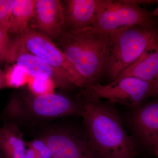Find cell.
I'll list each match as a JSON object with an SVG mask.
<instances>
[{
  "label": "cell",
  "mask_w": 158,
  "mask_h": 158,
  "mask_svg": "<svg viewBox=\"0 0 158 158\" xmlns=\"http://www.w3.org/2000/svg\"><path fill=\"white\" fill-rule=\"evenodd\" d=\"M85 130L98 158H136L139 155L113 103L81 102Z\"/></svg>",
  "instance_id": "6da1fadb"
},
{
  "label": "cell",
  "mask_w": 158,
  "mask_h": 158,
  "mask_svg": "<svg viewBox=\"0 0 158 158\" xmlns=\"http://www.w3.org/2000/svg\"><path fill=\"white\" fill-rule=\"evenodd\" d=\"M108 35L91 27L65 31L57 40L59 48L76 74L79 87L84 88L98 83L104 73Z\"/></svg>",
  "instance_id": "7a4b0ae2"
},
{
  "label": "cell",
  "mask_w": 158,
  "mask_h": 158,
  "mask_svg": "<svg viewBox=\"0 0 158 158\" xmlns=\"http://www.w3.org/2000/svg\"><path fill=\"white\" fill-rule=\"evenodd\" d=\"M81 103L67 95L53 93L35 95L14 92L1 114L5 122L35 123L71 116H81Z\"/></svg>",
  "instance_id": "3957f363"
},
{
  "label": "cell",
  "mask_w": 158,
  "mask_h": 158,
  "mask_svg": "<svg viewBox=\"0 0 158 158\" xmlns=\"http://www.w3.org/2000/svg\"><path fill=\"white\" fill-rule=\"evenodd\" d=\"M158 34V24L134 26L109 33L105 73L112 82L135 62Z\"/></svg>",
  "instance_id": "277c9868"
},
{
  "label": "cell",
  "mask_w": 158,
  "mask_h": 158,
  "mask_svg": "<svg viewBox=\"0 0 158 158\" xmlns=\"http://www.w3.org/2000/svg\"><path fill=\"white\" fill-rule=\"evenodd\" d=\"M80 95L86 100L106 99L111 103L137 108L148 99L158 96L157 80L148 81L128 77L107 85L98 83L84 88Z\"/></svg>",
  "instance_id": "5b68a950"
},
{
  "label": "cell",
  "mask_w": 158,
  "mask_h": 158,
  "mask_svg": "<svg viewBox=\"0 0 158 158\" xmlns=\"http://www.w3.org/2000/svg\"><path fill=\"white\" fill-rule=\"evenodd\" d=\"M158 17L143 9L136 0H98V8L92 27L109 34L134 26L158 23Z\"/></svg>",
  "instance_id": "8992f818"
},
{
  "label": "cell",
  "mask_w": 158,
  "mask_h": 158,
  "mask_svg": "<svg viewBox=\"0 0 158 158\" xmlns=\"http://www.w3.org/2000/svg\"><path fill=\"white\" fill-rule=\"evenodd\" d=\"M38 138L50 148L53 158H98L85 130L54 126L46 128Z\"/></svg>",
  "instance_id": "52a82bcc"
},
{
  "label": "cell",
  "mask_w": 158,
  "mask_h": 158,
  "mask_svg": "<svg viewBox=\"0 0 158 158\" xmlns=\"http://www.w3.org/2000/svg\"><path fill=\"white\" fill-rule=\"evenodd\" d=\"M18 36L26 50L43 59L75 87H79L76 74L63 52L52 40L33 29L28 28Z\"/></svg>",
  "instance_id": "ba28073f"
},
{
  "label": "cell",
  "mask_w": 158,
  "mask_h": 158,
  "mask_svg": "<svg viewBox=\"0 0 158 158\" xmlns=\"http://www.w3.org/2000/svg\"><path fill=\"white\" fill-rule=\"evenodd\" d=\"M36 31L51 40H58L65 31L62 2L59 0H36L34 15Z\"/></svg>",
  "instance_id": "9c48e42d"
},
{
  "label": "cell",
  "mask_w": 158,
  "mask_h": 158,
  "mask_svg": "<svg viewBox=\"0 0 158 158\" xmlns=\"http://www.w3.org/2000/svg\"><path fill=\"white\" fill-rule=\"evenodd\" d=\"M13 63L29 77L49 79L55 83L56 88L62 89H68L75 87L68 79L43 59L26 50L23 43Z\"/></svg>",
  "instance_id": "30bf717a"
},
{
  "label": "cell",
  "mask_w": 158,
  "mask_h": 158,
  "mask_svg": "<svg viewBox=\"0 0 158 158\" xmlns=\"http://www.w3.org/2000/svg\"><path fill=\"white\" fill-rule=\"evenodd\" d=\"M130 121L141 144L152 151L154 141L158 137V101L148 102L135 108Z\"/></svg>",
  "instance_id": "8fae6325"
},
{
  "label": "cell",
  "mask_w": 158,
  "mask_h": 158,
  "mask_svg": "<svg viewBox=\"0 0 158 158\" xmlns=\"http://www.w3.org/2000/svg\"><path fill=\"white\" fill-rule=\"evenodd\" d=\"M63 6L65 31H76L93 27L98 0H67Z\"/></svg>",
  "instance_id": "7c38bea8"
},
{
  "label": "cell",
  "mask_w": 158,
  "mask_h": 158,
  "mask_svg": "<svg viewBox=\"0 0 158 158\" xmlns=\"http://www.w3.org/2000/svg\"><path fill=\"white\" fill-rule=\"evenodd\" d=\"M158 74V34L135 62L123 71L113 81L128 77L156 81Z\"/></svg>",
  "instance_id": "4fadbf2b"
},
{
  "label": "cell",
  "mask_w": 158,
  "mask_h": 158,
  "mask_svg": "<svg viewBox=\"0 0 158 158\" xmlns=\"http://www.w3.org/2000/svg\"><path fill=\"white\" fill-rule=\"evenodd\" d=\"M0 148L7 158H25L26 144L18 125L5 122L0 128Z\"/></svg>",
  "instance_id": "5bb4252c"
},
{
  "label": "cell",
  "mask_w": 158,
  "mask_h": 158,
  "mask_svg": "<svg viewBox=\"0 0 158 158\" xmlns=\"http://www.w3.org/2000/svg\"><path fill=\"white\" fill-rule=\"evenodd\" d=\"M36 0H14L8 32L9 34H23L28 28L34 16Z\"/></svg>",
  "instance_id": "9a60e30c"
},
{
  "label": "cell",
  "mask_w": 158,
  "mask_h": 158,
  "mask_svg": "<svg viewBox=\"0 0 158 158\" xmlns=\"http://www.w3.org/2000/svg\"><path fill=\"white\" fill-rule=\"evenodd\" d=\"M6 88H18L28 83L29 77L14 65L5 72Z\"/></svg>",
  "instance_id": "2e32d148"
},
{
  "label": "cell",
  "mask_w": 158,
  "mask_h": 158,
  "mask_svg": "<svg viewBox=\"0 0 158 158\" xmlns=\"http://www.w3.org/2000/svg\"><path fill=\"white\" fill-rule=\"evenodd\" d=\"M28 83L31 93L35 95L53 93L55 88H56L55 83L49 79L30 78Z\"/></svg>",
  "instance_id": "e0dca14e"
},
{
  "label": "cell",
  "mask_w": 158,
  "mask_h": 158,
  "mask_svg": "<svg viewBox=\"0 0 158 158\" xmlns=\"http://www.w3.org/2000/svg\"><path fill=\"white\" fill-rule=\"evenodd\" d=\"M12 45L8 31L0 27V63H11Z\"/></svg>",
  "instance_id": "ac0fdd59"
},
{
  "label": "cell",
  "mask_w": 158,
  "mask_h": 158,
  "mask_svg": "<svg viewBox=\"0 0 158 158\" xmlns=\"http://www.w3.org/2000/svg\"><path fill=\"white\" fill-rule=\"evenodd\" d=\"M14 0H0V27L8 31Z\"/></svg>",
  "instance_id": "d6986e66"
},
{
  "label": "cell",
  "mask_w": 158,
  "mask_h": 158,
  "mask_svg": "<svg viewBox=\"0 0 158 158\" xmlns=\"http://www.w3.org/2000/svg\"><path fill=\"white\" fill-rule=\"evenodd\" d=\"M28 147L31 148L39 153L44 158H53L50 148L44 141L38 138L26 144Z\"/></svg>",
  "instance_id": "ffe728a7"
},
{
  "label": "cell",
  "mask_w": 158,
  "mask_h": 158,
  "mask_svg": "<svg viewBox=\"0 0 158 158\" xmlns=\"http://www.w3.org/2000/svg\"><path fill=\"white\" fill-rule=\"evenodd\" d=\"M6 88L5 72L0 68V90Z\"/></svg>",
  "instance_id": "44dd1931"
},
{
  "label": "cell",
  "mask_w": 158,
  "mask_h": 158,
  "mask_svg": "<svg viewBox=\"0 0 158 158\" xmlns=\"http://www.w3.org/2000/svg\"><path fill=\"white\" fill-rule=\"evenodd\" d=\"M36 153L34 150L31 148L28 147L26 149L25 158H36Z\"/></svg>",
  "instance_id": "7402d4cb"
},
{
  "label": "cell",
  "mask_w": 158,
  "mask_h": 158,
  "mask_svg": "<svg viewBox=\"0 0 158 158\" xmlns=\"http://www.w3.org/2000/svg\"><path fill=\"white\" fill-rule=\"evenodd\" d=\"M152 151L154 153L156 157L158 158V137L156 138L154 142Z\"/></svg>",
  "instance_id": "603a6c76"
},
{
  "label": "cell",
  "mask_w": 158,
  "mask_h": 158,
  "mask_svg": "<svg viewBox=\"0 0 158 158\" xmlns=\"http://www.w3.org/2000/svg\"><path fill=\"white\" fill-rule=\"evenodd\" d=\"M156 2L158 3L156 9L152 11V12L154 16H156V17H158V0L156 1Z\"/></svg>",
  "instance_id": "cb8c5ba5"
},
{
  "label": "cell",
  "mask_w": 158,
  "mask_h": 158,
  "mask_svg": "<svg viewBox=\"0 0 158 158\" xmlns=\"http://www.w3.org/2000/svg\"><path fill=\"white\" fill-rule=\"evenodd\" d=\"M36 158H44L39 153L37 152H36Z\"/></svg>",
  "instance_id": "d4e9b609"
},
{
  "label": "cell",
  "mask_w": 158,
  "mask_h": 158,
  "mask_svg": "<svg viewBox=\"0 0 158 158\" xmlns=\"http://www.w3.org/2000/svg\"><path fill=\"white\" fill-rule=\"evenodd\" d=\"M156 80H157V82H158V74L157 76Z\"/></svg>",
  "instance_id": "484cf974"
}]
</instances>
